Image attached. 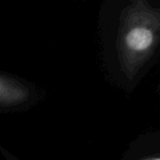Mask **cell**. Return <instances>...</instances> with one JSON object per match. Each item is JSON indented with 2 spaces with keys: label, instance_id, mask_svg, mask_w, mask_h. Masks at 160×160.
Here are the masks:
<instances>
[{
  "label": "cell",
  "instance_id": "cell-3",
  "mask_svg": "<svg viewBox=\"0 0 160 160\" xmlns=\"http://www.w3.org/2000/svg\"><path fill=\"white\" fill-rule=\"evenodd\" d=\"M119 160H160V132L141 135Z\"/></svg>",
  "mask_w": 160,
  "mask_h": 160
},
{
  "label": "cell",
  "instance_id": "cell-1",
  "mask_svg": "<svg viewBox=\"0 0 160 160\" xmlns=\"http://www.w3.org/2000/svg\"><path fill=\"white\" fill-rule=\"evenodd\" d=\"M112 47L122 82L135 84L160 52V4L128 2L120 10Z\"/></svg>",
  "mask_w": 160,
  "mask_h": 160
},
{
  "label": "cell",
  "instance_id": "cell-2",
  "mask_svg": "<svg viewBox=\"0 0 160 160\" xmlns=\"http://www.w3.org/2000/svg\"><path fill=\"white\" fill-rule=\"evenodd\" d=\"M32 91L28 83L8 74L0 76V107L2 110H15L29 105Z\"/></svg>",
  "mask_w": 160,
  "mask_h": 160
}]
</instances>
